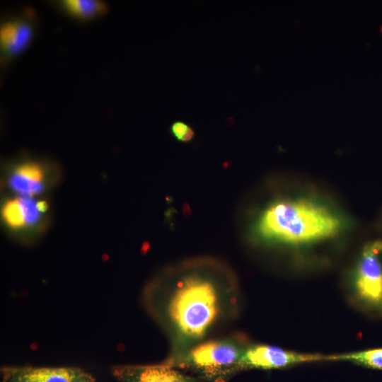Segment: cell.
<instances>
[{"label": "cell", "mask_w": 382, "mask_h": 382, "mask_svg": "<svg viewBox=\"0 0 382 382\" xmlns=\"http://www.w3.org/2000/svg\"><path fill=\"white\" fill-rule=\"evenodd\" d=\"M248 345L239 335L208 338L176 359L165 363L187 369L211 382H225L238 371L239 359Z\"/></svg>", "instance_id": "3"}, {"label": "cell", "mask_w": 382, "mask_h": 382, "mask_svg": "<svg viewBox=\"0 0 382 382\" xmlns=\"http://www.w3.org/2000/svg\"><path fill=\"white\" fill-rule=\"evenodd\" d=\"M325 361V356L293 352L267 345H248L238 361V371L245 369H271L294 364Z\"/></svg>", "instance_id": "6"}, {"label": "cell", "mask_w": 382, "mask_h": 382, "mask_svg": "<svg viewBox=\"0 0 382 382\" xmlns=\"http://www.w3.org/2000/svg\"><path fill=\"white\" fill-rule=\"evenodd\" d=\"M37 31V14L33 8H25L8 16L0 25V59L6 66L31 45Z\"/></svg>", "instance_id": "4"}, {"label": "cell", "mask_w": 382, "mask_h": 382, "mask_svg": "<svg viewBox=\"0 0 382 382\" xmlns=\"http://www.w3.org/2000/svg\"><path fill=\"white\" fill-rule=\"evenodd\" d=\"M19 199L25 224L33 225L37 223L40 219V211L37 207V202H35L29 196H22Z\"/></svg>", "instance_id": "13"}, {"label": "cell", "mask_w": 382, "mask_h": 382, "mask_svg": "<svg viewBox=\"0 0 382 382\" xmlns=\"http://www.w3.org/2000/svg\"><path fill=\"white\" fill-rule=\"evenodd\" d=\"M2 215L6 222L12 228H21L25 225L19 199L8 201L3 207Z\"/></svg>", "instance_id": "12"}, {"label": "cell", "mask_w": 382, "mask_h": 382, "mask_svg": "<svg viewBox=\"0 0 382 382\" xmlns=\"http://www.w3.org/2000/svg\"><path fill=\"white\" fill-rule=\"evenodd\" d=\"M345 360L376 369H382V348L344 354L325 356V361Z\"/></svg>", "instance_id": "11"}, {"label": "cell", "mask_w": 382, "mask_h": 382, "mask_svg": "<svg viewBox=\"0 0 382 382\" xmlns=\"http://www.w3.org/2000/svg\"><path fill=\"white\" fill-rule=\"evenodd\" d=\"M146 312L165 335L170 362L209 338L239 315L241 292L231 272L209 260H195L146 284Z\"/></svg>", "instance_id": "1"}, {"label": "cell", "mask_w": 382, "mask_h": 382, "mask_svg": "<svg viewBox=\"0 0 382 382\" xmlns=\"http://www.w3.org/2000/svg\"><path fill=\"white\" fill-rule=\"evenodd\" d=\"M170 132L173 137L181 142L191 141L195 135L194 129L183 121H175L170 126Z\"/></svg>", "instance_id": "14"}, {"label": "cell", "mask_w": 382, "mask_h": 382, "mask_svg": "<svg viewBox=\"0 0 382 382\" xmlns=\"http://www.w3.org/2000/svg\"><path fill=\"white\" fill-rule=\"evenodd\" d=\"M357 296L368 306L382 311V242L363 250L354 276Z\"/></svg>", "instance_id": "5"}, {"label": "cell", "mask_w": 382, "mask_h": 382, "mask_svg": "<svg viewBox=\"0 0 382 382\" xmlns=\"http://www.w3.org/2000/svg\"><path fill=\"white\" fill-rule=\"evenodd\" d=\"M119 382H202L195 376L163 361L149 365H120L112 368Z\"/></svg>", "instance_id": "8"}, {"label": "cell", "mask_w": 382, "mask_h": 382, "mask_svg": "<svg viewBox=\"0 0 382 382\" xmlns=\"http://www.w3.org/2000/svg\"><path fill=\"white\" fill-rule=\"evenodd\" d=\"M57 4L64 13L81 22L98 18L108 10L105 2L98 0H63Z\"/></svg>", "instance_id": "10"}, {"label": "cell", "mask_w": 382, "mask_h": 382, "mask_svg": "<svg viewBox=\"0 0 382 382\" xmlns=\"http://www.w3.org/2000/svg\"><path fill=\"white\" fill-rule=\"evenodd\" d=\"M42 167L36 162L28 161L15 170L10 178L9 184L13 190L23 196L30 197L42 190Z\"/></svg>", "instance_id": "9"}, {"label": "cell", "mask_w": 382, "mask_h": 382, "mask_svg": "<svg viewBox=\"0 0 382 382\" xmlns=\"http://www.w3.org/2000/svg\"><path fill=\"white\" fill-rule=\"evenodd\" d=\"M37 207L40 212H44L47 209V204L45 201H39L37 202Z\"/></svg>", "instance_id": "15"}, {"label": "cell", "mask_w": 382, "mask_h": 382, "mask_svg": "<svg viewBox=\"0 0 382 382\" xmlns=\"http://www.w3.org/2000/svg\"><path fill=\"white\" fill-rule=\"evenodd\" d=\"M338 214L325 204L308 198L284 199L270 204L255 225L265 241L303 245L332 238L342 228Z\"/></svg>", "instance_id": "2"}, {"label": "cell", "mask_w": 382, "mask_h": 382, "mask_svg": "<svg viewBox=\"0 0 382 382\" xmlns=\"http://www.w3.org/2000/svg\"><path fill=\"white\" fill-rule=\"evenodd\" d=\"M1 382H96L90 373L76 367L4 366Z\"/></svg>", "instance_id": "7"}]
</instances>
